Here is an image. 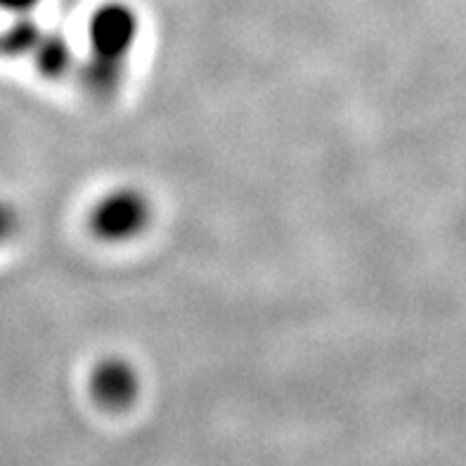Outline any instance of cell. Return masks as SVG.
I'll list each match as a JSON object with an SVG mask.
<instances>
[{"mask_svg":"<svg viewBox=\"0 0 466 466\" xmlns=\"http://www.w3.org/2000/svg\"><path fill=\"white\" fill-rule=\"evenodd\" d=\"M152 207L137 189L121 187L95 204L90 213V230L105 242H128L147 230Z\"/></svg>","mask_w":466,"mask_h":466,"instance_id":"obj_1","label":"cell"},{"mask_svg":"<svg viewBox=\"0 0 466 466\" xmlns=\"http://www.w3.org/2000/svg\"><path fill=\"white\" fill-rule=\"evenodd\" d=\"M140 34L137 15L124 3H106L95 10L88 24L90 53L105 57L126 59Z\"/></svg>","mask_w":466,"mask_h":466,"instance_id":"obj_2","label":"cell"},{"mask_svg":"<svg viewBox=\"0 0 466 466\" xmlns=\"http://www.w3.org/2000/svg\"><path fill=\"white\" fill-rule=\"evenodd\" d=\"M93 396L109 408H124L137 396V372L121 358H106L90 374Z\"/></svg>","mask_w":466,"mask_h":466,"instance_id":"obj_3","label":"cell"},{"mask_svg":"<svg viewBox=\"0 0 466 466\" xmlns=\"http://www.w3.org/2000/svg\"><path fill=\"white\" fill-rule=\"evenodd\" d=\"M126 81V59L90 53L81 65V83L93 97H114Z\"/></svg>","mask_w":466,"mask_h":466,"instance_id":"obj_4","label":"cell"},{"mask_svg":"<svg viewBox=\"0 0 466 466\" xmlns=\"http://www.w3.org/2000/svg\"><path fill=\"white\" fill-rule=\"evenodd\" d=\"M34 65L35 69L41 71L43 76H50V78H57L62 74H66L74 62V55H71V47L66 43V38L57 34H46L43 31L41 41L35 43L34 53Z\"/></svg>","mask_w":466,"mask_h":466,"instance_id":"obj_5","label":"cell"},{"mask_svg":"<svg viewBox=\"0 0 466 466\" xmlns=\"http://www.w3.org/2000/svg\"><path fill=\"white\" fill-rule=\"evenodd\" d=\"M43 29L29 15H17V19L0 31V53L5 57H26L34 53L35 43L41 41Z\"/></svg>","mask_w":466,"mask_h":466,"instance_id":"obj_6","label":"cell"},{"mask_svg":"<svg viewBox=\"0 0 466 466\" xmlns=\"http://www.w3.org/2000/svg\"><path fill=\"white\" fill-rule=\"evenodd\" d=\"M19 228V216L17 211L7 204L0 201V244H5Z\"/></svg>","mask_w":466,"mask_h":466,"instance_id":"obj_7","label":"cell"},{"mask_svg":"<svg viewBox=\"0 0 466 466\" xmlns=\"http://www.w3.org/2000/svg\"><path fill=\"white\" fill-rule=\"evenodd\" d=\"M38 0H0V10H7L12 15H29Z\"/></svg>","mask_w":466,"mask_h":466,"instance_id":"obj_8","label":"cell"}]
</instances>
